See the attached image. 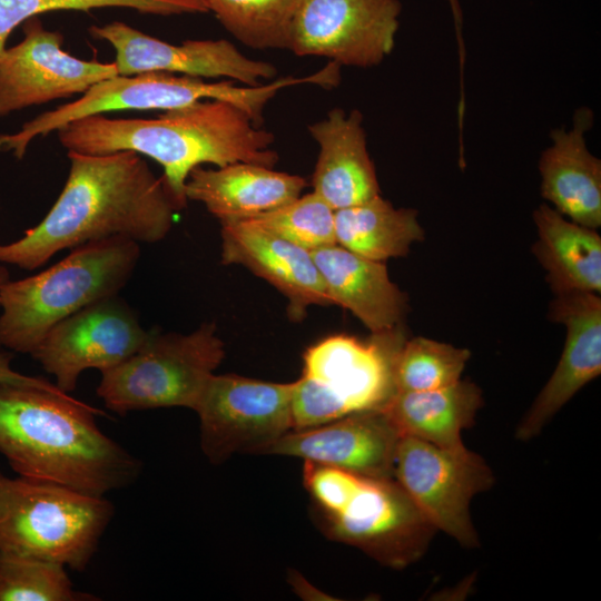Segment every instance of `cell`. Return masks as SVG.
<instances>
[{"label":"cell","mask_w":601,"mask_h":601,"mask_svg":"<svg viewBox=\"0 0 601 601\" xmlns=\"http://www.w3.org/2000/svg\"><path fill=\"white\" fill-rule=\"evenodd\" d=\"M66 184L45 218L24 235L0 244V263L33 270L57 253L111 237L157 243L170 231L176 208L162 177L141 155L68 151Z\"/></svg>","instance_id":"obj_1"},{"label":"cell","mask_w":601,"mask_h":601,"mask_svg":"<svg viewBox=\"0 0 601 601\" xmlns=\"http://www.w3.org/2000/svg\"><path fill=\"white\" fill-rule=\"evenodd\" d=\"M57 132L68 151L106 155L131 150L154 159L162 167V180L178 210L187 205L185 185L194 168L234 162L273 168L278 160L272 149L274 135L237 106L217 99L166 110L150 119L87 116Z\"/></svg>","instance_id":"obj_2"},{"label":"cell","mask_w":601,"mask_h":601,"mask_svg":"<svg viewBox=\"0 0 601 601\" xmlns=\"http://www.w3.org/2000/svg\"><path fill=\"white\" fill-rule=\"evenodd\" d=\"M96 415L105 413L70 394L0 382V453L19 476L105 496L132 484L141 462Z\"/></svg>","instance_id":"obj_3"},{"label":"cell","mask_w":601,"mask_h":601,"mask_svg":"<svg viewBox=\"0 0 601 601\" xmlns=\"http://www.w3.org/2000/svg\"><path fill=\"white\" fill-rule=\"evenodd\" d=\"M140 258L139 243L111 237L70 249L60 262L0 288V347L31 354L57 323L118 295Z\"/></svg>","instance_id":"obj_4"},{"label":"cell","mask_w":601,"mask_h":601,"mask_svg":"<svg viewBox=\"0 0 601 601\" xmlns=\"http://www.w3.org/2000/svg\"><path fill=\"white\" fill-rule=\"evenodd\" d=\"M114 511L105 496L0 471V554L43 559L82 572Z\"/></svg>","instance_id":"obj_5"},{"label":"cell","mask_w":601,"mask_h":601,"mask_svg":"<svg viewBox=\"0 0 601 601\" xmlns=\"http://www.w3.org/2000/svg\"><path fill=\"white\" fill-rule=\"evenodd\" d=\"M372 334L366 342L332 335L305 351L292 388L293 430L386 405L396 392L394 366L406 337L402 324Z\"/></svg>","instance_id":"obj_6"},{"label":"cell","mask_w":601,"mask_h":601,"mask_svg":"<svg viewBox=\"0 0 601 601\" xmlns=\"http://www.w3.org/2000/svg\"><path fill=\"white\" fill-rule=\"evenodd\" d=\"M308 82L307 76L284 77L258 86H235L230 81L207 82L196 77L161 71L116 75L95 83L73 102L26 122L19 131L1 135L0 151H12L20 159L37 136H46L87 116L116 110L166 111L207 99L230 102L260 126L266 105L280 89Z\"/></svg>","instance_id":"obj_7"},{"label":"cell","mask_w":601,"mask_h":601,"mask_svg":"<svg viewBox=\"0 0 601 601\" xmlns=\"http://www.w3.org/2000/svg\"><path fill=\"white\" fill-rule=\"evenodd\" d=\"M224 357L225 345L214 323L188 334L148 331L135 353L101 373L97 395L119 415L161 407L194 411Z\"/></svg>","instance_id":"obj_8"},{"label":"cell","mask_w":601,"mask_h":601,"mask_svg":"<svg viewBox=\"0 0 601 601\" xmlns=\"http://www.w3.org/2000/svg\"><path fill=\"white\" fill-rule=\"evenodd\" d=\"M290 383L239 376L208 380L195 407L200 422V447L219 464L236 452L260 454L293 430Z\"/></svg>","instance_id":"obj_9"},{"label":"cell","mask_w":601,"mask_h":601,"mask_svg":"<svg viewBox=\"0 0 601 601\" xmlns=\"http://www.w3.org/2000/svg\"><path fill=\"white\" fill-rule=\"evenodd\" d=\"M394 479L435 529L461 545H479L470 503L489 490L493 473L485 461L465 446L450 449L402 435L395 455Z\"/></svg>","instance_id":"obj_10"},{"label":"cell","mask_w":601,"mask_h":601,"mask_svg":"<svg viewBox=\"0 0 601 601\" xmlns=\"http://www.w3.org/2000/svg\"><path fill=\"white\" fill-rule=\"evenodd\" d=\"M400 0H298L288 50L339 66L372 68L394 49Z\"/></svg>","instance_id":"obj_11"},{"label":"cell","mask_w":601,"mask_h":601,"mask_svg":"<svg viewBox=\"0 0 601 601\" xmlns=\"http://www.w3.org/2000/svg\"><path fill=\"white\" fill-rule=\"evenodd\" d=\"M148 335L118 295L92 303L57 323L30 354L66 394L82 372H106L135 353Z\"/></svg>","instance_id":"obj_12"},{"label":"cell","mask_w":601,"mask_h":601,"mask_svg":"<svg viewBox=\"0 0 601 601\" xmlns=\"http://www.w3.org/2000/svg\"><path fill=\"white\" fill-rule=\"evenodd\" d=\"M323 520L333 539L397 569L417 561L436 530L395 479L365 477L351 501Z\"/></svg>","instance_id":"obj_13"},{"label":"cell","mask_w":601,"mask_h":601,"mask_svg":"<svg viewBox=\"0 0 601 601\" xmlns=\"http://www.w3.org/2000/svg\"><path fill=\"white\" fill-rule=\"evenodd\" d=\"M22 28V41L0 53V116L82 95L118 75L115 62L82 60L65 51L63 36L46 29L39 17Z\"/></svg>","instance_id":"obj_14"},{"label":"cell","mask_w":601,"mask_h":601,"mask_svg":"<svg viewBox=\"0 0 601 601\" xmlns=\"http://www.w3.org/2000/svg\"><path fill=\"white\" fill-rule=\"evenodd\" d=\"M88 31L115 48L114 62L121 76L161 71L196 78L226 77L244 86H258L277 75L274 65L246 57L225 39L171 45L122 21L91 26Z\"/></svg>","instance_id":"obj_15"},{"label":"cell","mask_w":601,"mask_h":601,"mask_svg":"<svg viewBox=\"0 0 601 601\" xmlns=\"http://www.w3.org/2000/svg\"><path fill=\"white\" fill-rule=\"evenodd\" d=\"M401 432L382 410L348 414L304 430H292L260 454L300 457L366 477L394 479Z\"/></svg>","instance_id":"obj_16"},{"label":"cell","mask_w":601,"mask_h":601,"mask_svg":"<svg viewBox=\"0 0 601 601\" xmlns=\"http://www.w3.org/2000/svg\"><path fill=\"white\" fill-rule=\"evenodd\" d=\"M555 296L550 318L565 325V344L553 374L518 426L515 437L521 441L535 437L577 392L601 373V298L588 292Z\"/></svg>","instance_id":"obj_17"},{"label":"cell","mask_w":601,"mask_h":601,"mask_svg":"<svg viewBox=\"0 0 601 601\" xmlns=\"http://www.w3.org/2000/svg\"><path fill=\"white\" fill-rule=\"evenodd\" d=\"M224 265H240L288 300L287 314L299 322L309 306L332 305L312 253L248 221L220 223Z\"/></svg>","instance_id":"obj_18"},{"label":"cell","mask_w":601,"mask_h":601,"mask_svg":"<svg viewBox=\"0 0 601 601\" xmlns=\"http://www.w3.org/2000/svg\"><path fill=\"white\" fill-rule=\"evenodd\" d=\"M594 114L579 108L572 128L551 130V145L543 150L539 170L541 195L563 216L589 228L601 225V160L587 146L585 134Z\"/></svg>","instance_id":"obj_19"},{"label":"cell","mask_w":601,"mask_h":601,"mask_svg":"<svg viewBox=\"0 0 601 601\" xmlns=\"http://www.w3.org/2000/svg\"><path fill=\"white\" fill-rule=\"evenodd\" d=\"M308 131L319 147L312 178L313 193L338 210L372 199L380 185L367 150L363 115L334 108Z\"/></svg>","instance_id":"obj_20"},{"label":"cell","mask_w":601,"mask_h":601,"mask_svg":"<svg viewBox=\"0 0 601 601\" xmlns=\"http://www.w3.org/2000/svg\"><path fill=\"white\" fill-rule=\"evenodd\" d=\"M306 180L250 162L194 168L185 185L187 200L201 203L219 223L240 220L277 208L302 195Z\"/></svg>","instance_id":"obj_21"},{"label":"cell","mask_w":601,"mask_h":601,"mask_svg":"<svg viewBox=\"0 0 601 601\" xmlns=\"http://www.w3.org/2000/svg\"><path fill=\"white\" fill-rule=\"evenodd\" d=\"M331 303L351 311L372 333L402 324L406 295L388 277L383 262L334 244L312 250Z\"/></svg>","instance_id":"obj_22"},{"label":"cell","mask_w":601,"mask_h":601,"mask_svg":"<svg viewBox=\"0 0 601 601\" xmlns=\"http://www.w3.org/2000/svg\"><path fill=\"white\" fill-rule=\"evenodd\" d=\"M538 240L533 253L555 295L601 292V237L593 228L564 218L541 204L533 211Z\"/></svg>","instance_id":"obj_23"},{"label":"cell","mask_w":601,"mask_h":601,"mask_svg":"<svg viewBox=\"0 0 601 601\" xmlns=\"http://www.w3.org/2000/svg\"><path fill=\"white\" fill-rule=\"evenodd\" d=\"M482 392L470 381L430 391L395 392L382 408L402 435L442 447L459 449L461 433L474 424Z\"/></svg>","instance_id":"obj_24"},{"label":"cell","mask_w":601,"mask_h":601,"mask_svg":"<svg viewBox=\"0 0 601 601\" xmlns=\"http://www.w3.org/2000/svg\"><path fill=\"white\" fill-rule=\"evenodd\" d=\"M336 244L376 262L402 257L413 243L424 238L417 211L395 208L381 195L335 210Z\"/></svg>","instance_id":"obj_25"},{"label":"cell","mask_w":601,"mask_h":601,"mask_svg":"<svg viewBox=\"0 0 601 601\" xmlns=\"http://www.w3.org/2000/svg\"><path fill=\"white\" fill-rule=\"evenodd\" d=\"M224 28L258 50L287 49L298 0H203Z\"/></svg>","instance_id":"obj_26"},{"label":"cell","mask_w":601,"mask_h":601,"mask_svg":"<svg viewBox=\"0 0 601 601\" xmlns=\"http://www.w3.org/2000/svg\"><path fill=\"white\" fill-rule=\"evenodd\" d=\"M470 356L466 348L426 337L406 339L394 366L395 390L420 392L451 385L460 380Z\"/></svg>","instance_id":"obj_27"},{"label":"cell","mask_w":601,"mask_h":601,"mask_svg":"<svg viewBox=\"0 0 601 601\" xmlns=\"http://www.w3.org/2000/svg\"><path fill=\"white\" fill-rule=\"evenodd\" d=\"M66 565L43 559L0 554V601H92L73 589Z\"/></svg>","instance_id":"obj_28"},{"label":"cell","mask_w":601,"mask_h":601,"mask_svg":"<svg viewBox=\"0 0 601 601\" xmlns=\"http://www.w3.org/2000/svg\"><path fill=\"white\" fill-rule=\"evenodd\" d=\"M334 214L335 210L312 191L240 220L312 252L336 244Z\"/></svg>","instance_id":"obj_29"},{"label":"cell","mask_w":601,"mask_h":601,"mask_svg":"<svg viewBox=\"0 0 601 601\" xmlns=\"http://www.w3.org/2000/svg\"><path fill=\"white\" fill-rule=\"evenodd\" d=\"M99 8H127L159 16L208 12L203 0H0V53L11 31L32 17L59 10Z\"/></svg>","instance_id":"obj_30"},{"label":"cell","mask_w":601,"mask_h":601,"mask_svg":"<svg viewBox=\"0 0 601 601\" xmlns=\"http://www.w3.org/2000/svg\"><path fill=\"white\" fill-rule=\"evenodd\" d=\"M304 484L322 515L341 511L357 493L366 476L335 466L305 461Z\"/></svg>","instance_id":"obj_31"},{"label":"cell","mask_w":601,"mask_h":601,"mask_svg":"<svg viewBox=\"0 0 601 601\" xmlns=\"http://www.w3.org/2000/svg\"><path fill=\"white\" fill-rule=\"evenodd\" d=\"M13 356L14 355L11 352L0 351V382L1 383L37 386V387L46 388L53 392H62L55 385V383H51L46 378L24 375L14 371L11 367V361Z\"/></svg>","instance_id":"obj_32"},{"label":"cell","mask_w":601,"mask_h":601,"mask_svg":"<svg viewBox=\"0 0 601 601\" xmlns=\"http://www.w3.org/2000/svg\"><path fill=\"white\" fill-rule=\"evenodd\" d=\"M455 28V36L457 42L459 62H460V82H464V67H465V43L463 37V11L460 0H447Z\"/></svg>","instance_id":"obj_33"},{"label":"cell","mask_w":601,"mask_h":601,"mask_svg":"<svg viewBox=\"0 0 601 601\" xmlns=\"http://www.w3.org/2000/svg\"><path fill=\"white\" fill-rule=\"evenodd\" d=\"M9 280V272L6 267L0 266V288L1 286Z\"/></svg>","instance_id":"obj_34"}]
</instances>
